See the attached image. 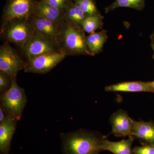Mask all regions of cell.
Wrapping results in <instances>:
<instances>
[{
	"instance_id": "cell-2",
	"label": "cell",
	"mask_w": 154,
	"mask_h": 154,
	"mask_svg": "<svg viewBox=\"0 0 154 154\" xmlns=\"http://www.w3.org/2000/svg\"><path fill=\"white\" fill-rule=\"evenodd\" d=\"M27 102L25 91L18 85L16 77L12 79L11 87L1 95V107L8 116L19 120Z\"/></svg>"
},
{
	"instance_id": "cell-6",
	"label": "cell",
	"mask_w": 154,
	"mask_h": 154,
	"mask_svg": "<svg viewBox=\"0 0 154 154\" xmlns=\"http://www.w3.org/2000/svg\"><path fill=\"white\" fill-rule=\"evenodd\" d=\"M25 64L11 46L5 44L0 48V70L13 79L25 69Z\"/></svg>"
},
{
	"instance_id": "cell-11",
	"label": "cell",
	"mask_w": 154,
	"mask_h": 154,
	"mask_svg": "<svg viewBox=\"0 0 154 154\" xmlns=\"http://www.w3.org/2000/svg\"><path fill=\"white\" fill-rule=\"evenodd\" d=\"M16 118L8 116L6 120L0 123V152L1 154H9L11 141L17 127Z\"/></svg>"
},
{
	"instance_id": "cell-20",
	"label": "cell",
	"mask_w": 154,
	"mask_h": 154,
	"mask_svg": "<svg viewBox=\"0 0 154 154\" xmlns=\"http://www.w3.org/2000/svg\"><path fill=\"white\" fill-rule=\"evenodd\" d=\"M88 17L100 14L94 0H74Z\"/></svg>"
},
{
	"instance_id": "cell-5",
	"label": "cell",
	"mask_w": 154,
	"mask_h": 154,
	"mask_svg": "<svg viewBox=\"0 0 154 154\" xmlns=\"http://www.w3.org/2000/svg\"><path fill=\"white\" fill-rule=\"evenodd\" d=\"M67 55L63 51H56L28 60L25 71L33 73L45 74L49 72L63 60Z\"/></svg>"
},
{
	"instance_id": "cell-21",
	"label": "cell",
	"mask_w": 154,
	"mask_h": 154,
	"mask_svg": "<svg viewBox=\"0 0 154 154\" xmlns=\"http://www.w3.org/2000/svg\"><path fill=\"white\" fill-rule=\"evenodd\" d=\"M52 7L65 11L72 2L71 0H41Z\"/></svg>"
},
{
	"instance_id": "cell-22",
	"label": "cell",
	"mask_w": 154,
	"mask_h": 154,
	"mask_svg": "<svg viewBox=\"0 0 154 154\" xmlns=\"http://www.w3.org/2000/svg\"><path fill=\"white\" fill-rule=\"evenodd\" d=\"M133 154H154V144H144L133 149Z\"/></svg>"
},
{
	"instance_id": "cell-16",
	"label": "cell",
	"mask_w": 154,
	"mask_h": 154,
	"mask_svg": "<svg viewBox=\"0 0 154 154\" xmlns=\"http://www.w3.org/2000/svg\"><path fill=\"white\" fill-rule=\"evenodd\" d=\"M87 17L74 0L64 11V20L66 21L67 25L73 27L82 29V23Z\"/></svg>"
},
{
	"instance_id": "cell-10",
	"label": "cell",
	"mask_w": 154,
	"mask_h": 154,
	"mask_svg": "<svg viewBox=\"0 0 154 154\" xmlns=\"http://www.w3.org/2000/svg\"><path fill=\"white\" fill-rule=\"evenodd\" d=\"M31 25L35 33L57 41L59 35L58 25L54 22L34 15Z\"/></svg>"
},
{
	"instance_id": "cell-25",
	"label": "cell",
	"mask_w": 154,
	"mask_h": 154,
	"mask_svg": "<svg viewBox=\"0 0 154 154\" xmlns=\"http://www.w3.org/2000/svg\"><path fill=\"white\" fill-rule=\"evenodd\" d=\"M150 39L151 41V45H154V32L151 35Z\"/></svg>"
},
{
	"instance_id": "cell-3",
	"label": "cell",
	"mask_w": 154,
	"mask_h": 154,
	"mask_svg": "<svg viewBox=\"0 0 154 154\" xmlns=\"http://www.w3.org/2000/svg\"><path fill=\"white\" fill-rule=\"evenodd\" d=\"M37 0H8L4 9L5 24L17 19L28 20L35 14Z\"/></svg>"
},
{
	"instance_id": "cell-19",
	"label": "cell",
	"mask_w": 154,
	"mask_h": 154,
	"mask_svg": "<svg viewBox=\"0 0 154 154\" xmlns=\"http://www.w3.org/2000/svg\"><path fill=\"white\" fill-rule=\"evenodd\" d=\"M145 0H115L112 4L105 8V12L108 13L118 8H127L138 11L143 10Z\"/></svg>"
},
{
	"instance_id": "cell-23",
	"label": "cell",
	"mask_w": 154,
	"mask_h": 154,
	"mask_svg": "<svg viewBox=\"0 0 154 154\" xmlns=\"http://www.w3.org/2000/svg\"><path fill=\"white\" fill-rule=\"evenodd\" d=\"M11 78L8 75L1 72H0V92L3 94L10 88V79Z\"/></svg>"
},
{
	"instance_id": "cell-24",
	"label": "cell",
	"mask_w": 154,
	"mask_h": 154,
	"mask_svg": "<svg viewBox=\"0 0 154 154\" xmlns=\"http://www.w3.org/2000/svg\"><path fill=\"white\" fill-rule=\"evenodd\" d=\"M8 117L2 107H0V123H2Z\"/></svg>"
},
{
	"instance_id": "cell-9",
	"label": "cell",
	"mask_w": 154,
	"mask_h": 154,
	"mask_svg": "<svg viewBox=\"0 0 154 154\" xmlns=\"http://www.w3.org/2000/svg\"><path fill=\"white\" fill-rule=\"evenodd\" d=\"M133 120L125 110L122 109L117 110L111 115L109 119L112 127L111 133L119 137L131 136L132 134Z\"/></svg>"
},
{
	"instance_id": "cell-18",
	"label": "cell",
	"mask_w": 154,
	"mask_h": 154,
	"mask_svg": "<svg viewBox=\"0 0 154 154\" xmlns=\"http://www.w3.org/2000/svg\"><path fill=\"white\" fill-rule=\"evenodd\" d=\"M103 18L101 14L86 17L82 23V29L89 34L96 32V30L102 28Z\"/></svg>"
},
{
	"instance_id": "cell-12",
	"label": "cell",
	"mask_w": 154,
	"mask_h": 154,
	"mask_svg": "<svg viewBox=\"0 0 154 154\" xmlns=\"http://www.w3.org/2000/svg\"><path fill=\"white\" fill-rule=\"evenodd\" d=\"M107 92H150L154 93V88L151 82L141 81L122 82L106 86Z\"/></svg>"
},
{
	"instance_id": "cell-4",
	"label": "cell",
	"mask_w": 154,
	"mask_h": 154,
	"mask_svg": "<svg viewBox=\"0 0 154 154\" xmlns=\"http://www.w3.org/2000/svg\"><path fill=\"white\" fill-rule=\"evenodd\" d=\"M82 29L67 25L63 35V45L68 52L77 55H91L87 36Z\"/></svg>"
},
{
	"instance_id": "cell-15",
	"label": "cell",
	"mask_w": 154,
	"mask_h": 154,
	"mask_svg": "<svg viewBox=\"0 0 154 154\" xmlns=\"http://www.w3.org/2000/svg\"><path fill=\"white\" fill-rule=\"evenodd\" d=\"M127 139L118 142L110 141L104 139L101 144L102 151H108L113 154H133L132 145L134 138L131 136Z\"/></svg>"
},
{
	"instance_id": "cell-8",
	"label": "cell",
	"mask_w": 154,
	"mask_h": 154,
	"mask_svg": "<svg viewBox=\"0 0 154 154\" xmlns=\"http://www.w3.org/2000/svg\"><path fill=\"white\" fill-rule=\"evenodd\" d=\"M6 30V37L9 41L22 47L35 33L28 20L17 19L9 22Z\"/></svg>"
},
{
	"instance_id": "cell-17",
	"label": "cell",
	"mask_w": 154,
	"mask_h": 154,
	"mask_svg": "<svg viewBox=\"0 0 154 154\" xmlns=\"http://www.w3.org/2000/svg\"><path fill=\"white\" fill-rule=\"evenodd\" d=\"M108 36L107 31L103 30L87 36V42L91 56L98 54L102 51Z\"/></svg>"
},
{
	"instance_id": "cell-1",
	"label": "cell",
	"mask_w": 154,
	"mask_h": 154,
	"mask_svg": "<svg viewBox=\"0 0 154 154\" xmlns=\"http://www.w3.org/2000/svg\"><path fill=\"white\" fill-rule=\"evenodd\" d=\"M64 154H99L105 136L98 132L80 129L61 135Z\"/></svg>"
},
{
	"instance_id": "cell-14",
	"label": "cell",
	"mask_w": 154,
	"mask_h": 154,
	"mask_svg": "<svg viewBox=\"0 0 154 154\" xmlns=\"http://www.w3.org/2000/svg\"><path fill=\"white\" fill-rule=\"evenodd\" d=\"M34 15L52 21L58 25L64 20V11L52 7L40 0L36 5Z\"/></svg>"
},
{
	"instance_id": "cell-26",
	"label": "cell",
	"mask_w": 154,
	"mask_h": 154,
	"mask_svg": "<svg viewBox=\"0 0 154 154\" xmlns=\"http://www.w3.org/2000/svg\"><path fill=\"white\" fill-rule=\"evenodd\" d=\"M152 49L153 51V58L154 59V45H151Z\"/></svg>"
},
{
	"instance_id": "cell-13",
	"label": "cell",
	"mask_w": 154,
	"mask_h": 154,
	"mask_svg": "<svg viewBox=\"0 0 154 154\" xmlns=\"http://www.w3.org/2000/svg\"><path fill=\"white\" fill-rule=\"evenodd\" d=\"M131 136L137 138L145 144H154V123L152 121L133 120Z\"/></svg>"
},
{
	"instance_id": "cell-7",
	"label": "cell",
	"mask_w": 154,
	"mask_h": 154,
	"mask_svg": "<svg viewBox=\"0 0 154 154\" xmlns=\"http://www.w3.org/2000/svg\"><path fill=\"white\" fill-rule=\"evenodd\" d=\"M23 48L28 60L46 54L58 51L57 41L35 32Z\"/></svg>"
},
{
	"instance_id": "cell-27",
	"label": "cell",
	"mask_w": 154,
	"mask_h": 154,
	"mask_svg": "<svg viewBox=\"0 0 154 154\" xmlns=\"http://www.w3.org/2000/svg\"><path fill=\"white\" fill-rule=\"evenodd\" d=\"M151 83L152 85L153 86L154 88V81H152V82H151Z\"/></svg>"
}]
</instances>
